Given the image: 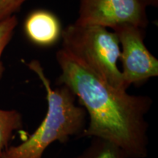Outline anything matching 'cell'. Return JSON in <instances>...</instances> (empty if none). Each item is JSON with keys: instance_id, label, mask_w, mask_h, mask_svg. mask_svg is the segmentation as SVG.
I'll return each mask as SVG.
<instances>
[{"instance_id": "obj_1", "label": "cell", "mask_w": 158, "mask_h": 158, "mask_svg": "<svg viewBox=\"0 0 158 158\" xmlns=\"http://www.w3.org/2000/svg\"><path fill=\"white\" fill-rule=\"evenodd\" d=\"M56 59L60 69L57 84L72 91L87 114L82 137L113 144L126 158L147 157L149 139L146 116L152 98L113 87L62 48Z\"/></svg>"}, {"instance_id": "obj_3", "label": "cell", "mask_w": 158, "mask_h": 158, "mask_svg": "<svg viewBox=\"0 0 158 158\" xmlns=\"http://www.w3.org/2000/svg\"><path fill=\"white\" fill-rule=\"evenodd\" d=\"M62 49L113 87L127 91L117 66L120 45L114 31L99 25L71 23L62 29Z\"/></svg>"}, {"instance_id": "obj_7", "label": "cell", "mask_w": 158, "mask_h": 158, "mask_svg": "<svg viewBox=\"0 0 158 158\" xmlns=\"http://www.w3.org/2000/svg\"><path fill=\"white\" fill-rule=\"evenodd\" d=\"M23 127V117L19 110L0 109V157L8 148L13 134Z\"/></svg>"}, {"instance_id": "obj_6", "label": "cell", "mask_w": 158, "mask_h": 158, "mask_svg": "<svg viewBox=\"0 0 158 158\" xmlns=\"http://www.w3.org/2000/svg\"><path fill=\"white\" fill-rule=\"evenodd\" d=\"M23 29L26 36L33 44L48 47L61 39L63 29L58 17L52 12L37 9L26 18Z\"/></svg>"}, {"instance_id": "obj_10", "label": "cell", "mask_w": 158, "mask_h": 158, "mask_svg": "<svg viewBox=\"0 0 158 158\" xmlns=\"http://www.w3.org/2000/svg\"><path fill=\"white\" fill-rule=\"evenodd\" d=\"M27 0H0V21L15 15Z\"/></svg>"}, {"instance_id": "obj_2", "label": "cell", "mask_w": 158, "mask_h": 158, "mask_svg": "<svg viewBox=\"0 0 158 158\" xmlns=\"http://www.w3.org/2000/svg\"><path fill=\"white\" fill-rule=\"evenodd\" d=\"M42 82L46 93L47 112L37 129L25 141L10 146L0 158H43L46 149L55 142L65 143L72 138H81L88 118L86 110L76 103V97L68 87H51L38 60L27 64Z\"/></svg>"}, {"instance_id": "obj_9", "label": "cell", "mask_w": 158, "mask_h": 158, "mask_svg": "<svg viewBox=\"0 0 158 158\" xmlns=\"http://www.w3.org/2000/svg\"><path fill=\"white\" fill-rule=\"evenodd\" d=\"M18 23L19 21L15 15L0 21V81L2 78L5 70L2 61V56L5 48L10 42L14 35Z\"/></svg>"}, {"instance_id": "obj_5", "label": "cell", "mask_w": 158, "mask_h": 158, "mask_svg": "<svg viewBox=\"0 0 158 158\" xmlns=\"http://www.w3.org/2000/svg\"><path fill=\"white\" fill-rule=\"evenodd\" d=\"M80 25H99L106 28L130 23L146 29L149 24L147 7L138 0H76Z\"/></svg>"}, {"instance_id": "obj_4", "label": "cell", "mask_w": 158, "mask_h": 158, "mask_svg": "<svg viewBox=\"0 0 158 158\" xmlns=\"http://www.w3.org/2000/svg\"><path fill=\"white\" fill-rule=\"evenodd\" d=\"M120 45L119 59L124 86L142 84L158 76V60L146 46L145 31L138 26L124 23L114 27Z\"/></svg>"}, {"instance_id": "obj_11", "label": "cell", "mask_w": 158, "mask_h": 158, "mask_svg": "<svg viewBox=\"0 0 158 158\" xmlns=\"http://www.w3.org/2000/svg\"><path fill=\"white\" fill-rule=\"evenodd\" d=\"M144 7H157L158 6V0H138Z\"/></svg>"}, {"instance_id": "obj_8", "label": "cell", "mask_w": 158, "mask_h": 158, "mask_svg": "<svg viewBox=\"0 0 158 158\" xmlns=\"http://www.w3.org/2000/svg\"><path fill=\"white\" fill-rule=\"evenodd\" d=\"M74 158H126L122 152L113 144L99 139L91 138L84 151Z\"/></svg>"}]
</instances>
